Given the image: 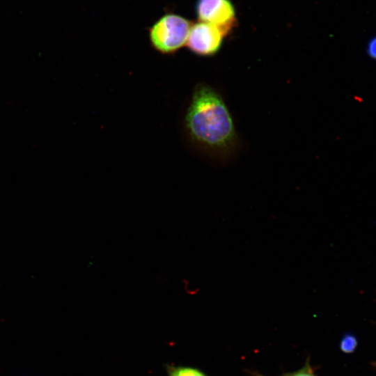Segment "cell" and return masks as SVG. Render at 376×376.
<instances>
[{
  "label": "cell",
  "mask_w": 376,
  "mask_h": 376,
  "mask_svg": "<svg viewBox=\"0 0 376 376\" xmlns=\"http://www.w3.org/2000/svg\"><path fill=\"white\" fill-rule=\"evenodd\" d=\"M185 122L191 139L208 150L228 153L236 143L231 114L221 96L207 85L196 87Z\"/></svg>",
  "instance_id": "1"
},
{
  "label": "cell",
  "mask_w": 376,
  "mask_h": 376,
  "mask_svg": "<svg viewBox=\"0 0 376 376\" xmlns=\"http://www.w3.org/2000/svg\"><path fill=\"white\" fill-rule=\"evenodd\" d=\"M191 26V22L181 15L166 14L150 29V43L160 53H175L186 45Z\"/></svg>",
  "instance_id": "2"
},
{
  "label": "cell",
  "mask_w": 376,
  "mask_h": 376,
  "mask_svg": "<svg viewBox=\"0 0 376 376\" xmlns=\"http://www.w3.org/2000/svg\"><path fill=\"white\" fill-rule=\"evenodd\" d=\"M224 36L219 27L199 21L191 24L186 45L195 54L210 56L219 52Z\"/></svg>",
  "instance_id": "3"
},
{
  "label": "cell",
  "mask_w": 376,
  "mask_h": 376,
  "mask_svg": "<svg viewBox=\"0 0 376 376\" xmlns=\"http://www.w3.org/2000/svg\"><path fill=\"white\" fill-rule=\"evenodd\" d=\"M196 13L199 21L216 25L226 36L235 24L236 13L230 0H197Z\"/></svg>",
  "instance_id": "4"
},
{
  "label": "cell",
  "mask_w": 376,
  "mask_h": 376,
  "mask_svg": "<svg viewBox=\"0 0 376 376\" xmlns=\"http://www.w3.org/2000/svg\"><path fill=\"white\" fill-rule=\"evenodd\" d=\"M169 376H207L200 370L188 366H167Z\"/></svg>",
  "instance_id": "5"
},
{
  "label": "cell",
  "mask_w": 376,
  "mask_h": 376,
  "mask_svg": "<svg viewBox=\"0 0 376 376\" xmlns=\"http://www.w3.org/2000/svg\"><path fill=\"white\" fill-rule=\"evenodd\" d=\"M357 345V338L352 335H346L340 341V348L345 353H352Z\"/></svg>",
  "instance_id": "6"
},
{
  "label": "cell",
  "mask_w": 376,
  "mask_h": 376,
  "mask_svg": "<svg viewBox=\"0 0 376 376\" xmlns=\"http://www.w3.org/2000/svg\"><path fill=\"white\" fill-rule=\"evenodd\" d=\"M280 376H316L308 361L299 370L283 374Z\"/></svg>",
  "instance_id": "7"
},
{
  "label": "cell",
  "mask_w": 376,
  "mask_h": 376,
  "mask_svg": "<svg viewBox=\"0 0 376 376\" xmlns=\"http://www.w3.org/2000/svg\"><path fill=\"white\" fill-rule=\"evenodd\" d=\"M366 52L369 57L376 60V36L373 37L367 43Z\"/></svg>",
  "instance_id": "8"
},
{
  "label": "cell",
  "mask_w": 376,
  "mask_h": 376,
  "mask_svg": "<svg viewBox=\"0 0 376 376\" xmlns=\"http://www.w3.org/2000/svg\"><path fill=\"white\" fill-rule=\"evenodd\" d=\"M373 366L376 368V361L373 363Z\"/></svg>",
  "instance_id": "9"
}]
</instances>
